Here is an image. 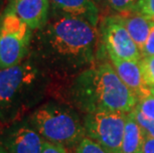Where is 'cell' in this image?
<instances>
[{"label": "cell", "mask_w": 154, "mask_h": 153, "mask_svg": "<svg viewBox=\"0 0 154 153\" xmlns=\"http://www.w3.org/2000/svg\"><path fill=\"white\" fill-rule=\"evenodd\" d=\"M2 9H3V0H0V18H1L2 15Z\"/></svg>", "instance_id": "cell-23"}, {"label": "cell", "mask_w": 154, "mask_h": 153, "mask_svg": "<svg viewBox=\"0 0 154 153\" xmlns=\"http://www.w3.org/2000/svg\"><path fill=\"white\" fill-rule=\"evenodd\" d=\"M75 102L88 110H110L129 113L138 99L120 80L112 65L103 63L84 70L72 87Z\"/></svg>", "instance_id": "cell-2"}, {"label": "cell", "mask_w": 154, "mask_h": 153, "mask_svg": "<svg viewBox=\"0 0 154 153\" xmlns=\"http://www.w3.org/2000/svg\"><path fill=\"white\" fill-rule=\"evenodd\" d=\"M134 118L136 119L137 123L142 128V131L144 132L145 137H151L154 138V120L147 118L144 116L140 112H138L136 109H134L132 112Z\"/></svg>", "instance_id": "cell-16"}, {"label": "cell", "mask_w": 154, "mask_h": 153, "mask_svg": "<svg viewBox=\"0 0 154 153\" xmlns=\"http://www.w3.org/2000/svg\"><path fill=\"white\" fill-rule=\"evenodd\" d=\"M127 115L110 110L88 112L85 120L87 134L106 152L121 153Z\"/></svg>", "instance_id": "cell-6"}, {"label": "cell", "mask_w": 154, "mask_h": 153, "mask_svg": "<svg viewBox=\"0 0 154 153\" xmlns=\"http://www.w3.org/2000/svg\"><path fill=\"white\" fill-rule=\"evenodd\" d=\"M100 33L80 17L50 13L46 24L33 32L30 53L36 65L57 74H72L94 62Z\"/></svg>", "instance_id": "cell-1"}, {"label": "cell", "mask_w": 154, "mask_h": 153, "mask_svg": "<svg viewBox=\"0 0 154 153\" xmlns=\"http://www.w3.org/2000/svg\"><path fill=\"white\" fill-rule=\"evenodd\" d=\"M97 6L103 10L113 12L112 15H124L133 13L137 0H94Z\"/></svg>", "instance_id": "cell-14"}, {"label": "cell", "mask_w": 154, "mask_h": 153, "mask_svg": "<svg viewBox=\"0 0 154 153\" xmlns=\"http://www.w3.org/2000/svg\"><path fill=\"white\" fill-rule=\"evenodd\" d=\"M116 16L120 23L125 27L127 32L137 45V47L141 51L150 33L151 20L145 18L144 16L137 14L135 12Z\"/></svg>", "instance_id": "cell-12"}, {"label": "cell", "mask_w": 154, "mask_h": 153, "mask_svg": "<svg viewBox=\"0 0 154 153\" xmlns=\"http://www.w3.org/2000/svg\"><path fill=\"white\" fill-rule=\"evenodd\" d=\"M41 82L42 71L32 61H23L14 67L0 70V118L10 115Z\"/></svg>", "instance_id": "cell-4"}, {"label": "cell", "mask_w": 154, "mask_h": 153, "mask_svg": "<svg viewBox=\"0 0 154 153\" xmlns=\"http://www.w3.org/2000/svg\"><path fill=\"white\" fill-rule=\"evenodd\" d=\"M109 57L120 80L132 90L137 99H143L154 93L144 83L139 62L122 60L113 55H109Z\"/></svg>", "instance_id": "cell-8"}, {"label": "cell", "mask_w": 154, "mask_h": 153, "mask_svg": "<svg viewBox=\"0 0 154 153\" xmlns=\"http://www.w3.org/2000/svg\"><path fill=\"white\" fill-rule=\"evenodd\" d=\"M134 12L149 20H154V0H137Z\"/></svg>", "instance_id": "cell-19"}, {"label": "cell", "mask_w": 154, "mask_h": 153, "mask_svg": "<svg viewBox=\"0 0 154 153\" xmlns=\"http://www.w3.org/2000/svg\"><path fill=\"white\" fill-rule=\"evenodd\" d=\"M76 153H109L93 139L84 137L79 143Z\"/></svg>", "instance_id": "cell-18"}, {"label": "cell", "mask_w": 154, "mask_h": 153, "mask_svg": "<svg viewBox=\"0 0 154 153\" xmlns=\"http://www.w3.org/2000/svg\"><path fill=\"white\" fill-rule=\"evenodd\" d=\"M99 33L107 55L127 61L139 62L141 59L139 48L116 15H107L101 19Z\"/></svg>", "instance_id": "cell-7"}, {"label": "cell", "mask_w": 154, "mask_h": 153, "mask_svg": "<svg viewBox=\"0 0 154 153\" xmlns=\"http://www.w3.org/2000/svg\"><path fill=\"white\" fill-rule=\"evenodd\" d=\"M33 31L9 5L0 18V70L22 63L30 53Z\"/></svg>", "instance_id": "cell-5"}, {"label": "cell", "mask_w": 154, "mask_h": 153, "mask_svg": "<svg viewBox=\"0 0 154 153\" xmlns=\"http://www.w3.org/2000/svg\"><path fill=\"white\" fill-rule=\"evenodd\" d=\"M42 153H69V151L64 145L55 144V143L45 140Z\"/></svg>", "instance_id": "cell-21"}, {"label": "cell", "mask_w": 154, "mask_h": 153, "mask_svg": "<svg viewBox=\"0 0 154 153\" xmlns=\"http://www.w3.org/2000/svg\"><path fill=\"white\" fill-rule=\"evenodd\" d=\"M0 153H8L6 150H4V149H3L2 147H0Z\"/></svg>", "instance_id": "cell-24"}, {"label": "cell", "mask_w": 154, "mask_h": 153, "mask_svg": "<svg viewBox=\"0 0 154 153\" xmlns=\"http://www.w3.org/2000/svg\"><path fill=\"white\" fill-rule=\"evenodd\" d=\"M50 13L80 17L97 27L100 9L94 0H50Z\"/></svg>", "instance_id": "cell-10"}, {"label": "cell", "mask_w": 154, "mask_h": 153, "mask_svg": "<svg viewBox=\"0 0 154 153\" xmlns=\"http://www.w3.org/2000/svg\"><path fill=\"white\" fill-rule=\"evenodd\" d=\"M30 119L35 130L46 141L65 146L81 142L84 138V128L79 118L63 106H42Z\"/></svg>", "instance_id": "cell-3"}, {"label": "cell", "mask_w": 154, "mask_h": 153, "mask_svg": "<svg viewBox=\"0 0 154 153\" xmlns=\"http://www.w3.org/2000/svg\"><path fill=\"white\" fill-rule=\"evenodd\" d=\"M145 135L134 118L132 112L127 115L121 153H142Z\"/></svg>", "instance_id": "cell-13"}, {"label": "cell", "mask_w": 154, "mask_h": 153, "mask_svg": "<svg viewBox=\"0 0 154 153\" xmlns=\"http://www.w3.org/2000/svg\"><path fill=\"white\" fill-rule=\"evenodd\" d=\"M44 138L28 125L14 129L7 139L9 153H42Z\"/></svg>", "instance_id": "cell-11"}, {"label": "cell", "mask_w": 154, "mask_h": 153, "mask_svg": "<svg viewBox=\"0 0 154 153\" xmlns=\"http://www.w3.org/2000/svg\"><path fill=\"white\" fill-rule=\"evenodd\" d=\"M147 118L154 120V93L143 99H138L136 106L134 107Z\"/></svg>", "instance_id": "cell-17"}, {"label": "cell", "mask_w": 154, "mask_h": 153, "mask_svg": "<svg viewBox=\"0 0 154 153\" xmlns=\"http://www.w3.org/2000/svg\"><path fill=\"white\" fill-rule=\"evenodd\" d=\"M10 5L32 31L46 24L50 14V0H12Z\"/></svg>", "instance_id": "cell-9"}, {"label": "cell", "mask_w": 154, "mask_h": 153, "mask_svg": "<svg viewBox=\"0 0 154 153\" xmlns=\"http://www.w3.org/2000/svg\"><path fill=\"white\" fill-rule=\"evenodd\" d=\"M142 153H154V138L145 137Z\"/></svg>", "instance_id": "cell-22"}, {"label": "cell", "mask_w": 154, "mask_h": 153, "mask_svg": "<svg viewBox=\"0 0 154 153\" xmlns=\"http://www.w3.org/2000/svg\"><path fill=\"white\" fill-rule=\"evenodd\" d=\"M139 66L144 83L149 89L154 90V56L141 58Z\"/></svg>", "instance_id": "cell-15"}, {"label": "cell", "mask_w": 154, "mask_h": 153, "mask_svg": "<svg viewBox=\"0 0 154 153\" xmlns=\"http://www.w3.org/2000/svg\"><path fill=\"white\" fill-rule=\"evenodd\" d=\"M140 53H141V58L154 56V20H151V29H150L149 36Z\"/></svg>", "instance_id": "cell-20"}]
</instances>
